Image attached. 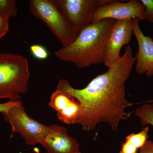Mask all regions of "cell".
Here are the masks:
<instances>
[{
  "label": "cell",
  "instance_id": "15",
  "mask_svg": "<svg viewBox=\"0 0 153 153\" xmlns=\"http://www.w3.org/2000/svg\"><path fill=\"white\" fill-rule=\"evenodd\" d=\"M30 51L33 57L38 60H46L49 57L48 50L42 45L38 44L32 45L30 47Z\"/></svg>",
  "mask_w": 153,
  "mask_h": 153
},
{
  "label": "cell",
  "instance_id": "3",
  "mask_svg": "<svg viewBox=\"0 0 153 153\" xmlns=\"http://www.w3.org/2000/svg\"><path fill=\"white\" fill-rule=\"evenodd\" d=\"M30 77L27 59L22 55L0 53V99L19 100L28 90Z\"/></svg>",
  "mask_w": 153,
  "mask_h": 153
},
{
  "label": "cell",
  "instance_id": "11",
  "mask_svg": "<svg viewBox=\"0 0 153 153\" xmlns=\"http://www.w3.org/2000/svg\"><path fill=\"white\" fill-rule=\"evenodd\" d=\"M132 33L136 38L138 49L136 54L135 70L138 74H146L148 77L153 76V40L146 36L140 26L138 19H132Z\"/></svg>",
  "mask_w": 153,
  "mask_h": 153
},
{
  "label": "cell",
  "instance_id": "6",
  "mask_svg": "<svg viewBox=\"0 0 153 153\" xmlns=\"http://www.w3.org/2000/svg\"><path fill=\"white\" fill-rule=\"evenodd\" d=\"M57 7L77 30L80 31L91 24L92 15L100 6L112 0H54Z\"/></svg>",
  "mask_w": 153,
  "mask_h": 153
},
{
  "label": "cell",
  "instance_id": "14",
  "mask_svg": "<svg viewBox=\"0 0 153 153\" xmlns=\"http://www.w3.org/2000/svg\"><path fill=\"white\" fill-rule=\"evenodd\" d=\"M18 13L16 0H0V13L10 19L16 16Z\"/></svg>",
  "mask_w": 153,
  "mask_h": 153
},
{
  "label": "cell",
  "instance_id": "16",
  "mask_svg": "<svg viewBox=\"0 0 153 153\" xmlns=\"http://www.w3.org/2000/svg\"><path fill=\"white\" fill-rule=\"evenodd\" d=\"M145 7V20L153 23V0H141Z\"/></svg>",
  "mask_w": 153,
  "mask_h": 153
},
{
  "label": "cell",
  "instance_id": "20",
  "mask_svg": "<svg viewBox=\"0 0 153 153\" xmlns=\"http://www.w3.org/2000/svg\"><path fill=\"white\" fill-rule=\"evenodd\" d=\"M139 153H153V142L148 140L141 149H140Z\"/></svg>",
  "mask_w": 153,
  "mask_h": 153
},
{
  "label": "cell",
  "instance_id": "19",
  "mask_svg": "<svg viewBox=\"0 0 153 153\" xmlns=\"http://www.w3.org/2000/svg\"><path fill=\"white\" fill-rule=\"evenodd\" d=\"M138 149L128 141L122 144L121 149L119 153H137Z\"/></svg>",
  "mask_w": 153,
  "mask_h": 153
},
{
  "label": "cell",
  "instance_id": "8",
  "mask_svg": "<svg viewBox=\"0 0 153 153\" xmlns=\"http://www.w3.org/2000/svg\"><path fill=\"white\" fill-rule=\"evenodd\" d=\"M132 20H115L111 29L105 49L104 64L109 68L120 57L122 47L130 42Z\"/></svg>",
  "mask_w": 153,
  "mask_h": 153
},
{
  "label": "cell",
  "instance_id": "13",
  "mask_svg": "<svg viewBox=\"0 0 153 153\" xmlns=\"http://www.w3.org/2000/svg\"><path fill=\"white\" fill-rule=\"evenodd\" d=\"M149 131V127H146L143 128L138 133H133L128 135L126 137V140L138 149H141L148 140Z\"/></svg>",
  "mask_w": 153,
  "mask_h": 153
},
{
  "label": "cell",
  "instance_id": "5",
  "mask_svg": "<svg viewBox=\"0 0 153 153\" xmlns=\"http://www.w3.org/2000/svg\"><path fill=\"white\" fill-rule=\"evenodd\" d=\"M4 119L12 128L11 138L18 133L28 146H35L49 131V126L40 123L30 117L22 104L12 107L7 112L1 113Z\"/></svg>",
  "mask_w": 153,
  "mask_h": 153
},
{
  "label": "cell",
  "instance_id": "21",
  "mask_svg": "<svg viewBox=\"0 0 153 153\" xmlns=\"http://www.w3.org/2000/svg\"><path fill=\"white\" fill-rule=\"evenodd\" d=\"M148 102H152V103H153V100H151V101H148Z\"/></svg>",
  "mask_w": 153,
  "mask_h": 153
},
{
  "label": "cell",
  "instance_id": "17",
  "mask_svg": "<svg viewBox=\"0 0 153 153\" xmlns=\"http://www.w3.org/2000/svg\"><path fill=\"white\" fill-rule=\"evenodd\" d=\"M10 19L0 13V40L8 33Z\"/></svg>",
  "mask_w": 153,
  "mask_h": 153
},
{
  "label": "cell",
  "instance_id": "9",
  "mask_svg": "<svg viewBox=\"0 0 153 153\" xmlns=\"http://www.w3.org/2000/svg\"><path fill=\"white\" fill-rule=\"evenodd\" d=\"M49 106L57 112L58 119L63 123L76 124L84 111L79 102L64 91L56 89L50 97Z\"/></svg>",
  "mask_w": 153,
  "mask_h": 153
},
{
  "label": "cell",
  "instance_id": "7",
  "mask_svg": "<svg viewBox=\"0 0 153 153\" xmlns=\"http://www.w3.org/2000/svg\"><path fill=\"white\" fill-rule=\"evenodd\" d=\"M144 9L142 3L138 0H131L125 3L112 0L97 9L92 15L91 23L107 19L115 20L136 19L143 21L145 20Z\"/></svg>",
  "mask_w": 153,
  "mask_h": 153
},
{
  "label": "cell",
  "instance_id": "2",
  "mask_svg": "<svg viewBox=\"0 0 153 153\" xmlns=\"http://www.w3.org/2000/svg\"><path fill=\"white\" fill-rule=\"evenodd\" d=\"M115 21L107 19L91 23L79 31L70 45L56 51L55 55L79 68L104 63L108 38Z\"/></svg>",
  "mask_w": 153,
  "mask_h": 153
},
{
  "label": "cell",
  "instance_id": "18",
  "mask_svg": "<svg viewBox=\"0 0 153 153\" xmlns=\"http://www.w3.org/2000/svg\"><path fill=\"white\" fill-rule=\"evenodd\" d=\"M22 104V102L20 100H10L7 102L0 103V112H7L12 107Z\"/></svg>",
  "mask_w": 153,
  "mask_h": 153
},
{
  "label": "cell",
  "instance_id": "12",
  "mask_svg": "<svg viewBox=\"0 0 153 153\" xmlns=\"http://www.w3.org/2000/svg\"><path fill=\"white\" fill-rule=\"evenodd\" d=\"M135 114L143 126L149 124L153 126V103L143 105L136 110Z\"/></svg>",
  "mask_w": 153,
  "mask_h": 153
},
{
  "label": "cell",
  "instance_id": "10",
  "mask_svg": "<svg viewBox=\"0 0 153 153\" xmlns=\"http://www.w3.org/2000/svg\"><path fill=\"white\" fill-rule=\"evenodd\" d=\"M38 144L48 153H81L76 139L69 136L65 127L57 125L49 126L48 133Z\"/></svg>",
  "mask_w": 153,
  "mask_h": 153
},
{
  "label": "cell",
  "instance_id": "1",
  "mask_svg": "<svg viewBox=\"0 0 153 153\" xmlns=\"http://www.w3.org/2000/svg\"><path fill=\"white\" fill-rule=\"evenodd\" d=\"M135 58L130 46L108 70L97 76L82 89H76L65 79H60L57 89L66 91L76 99L84 113L76 124L89 131L98 124L106 123L116 131L121 120L128 119L131 113L126 108L132 105L126 98L125 83L129 77Z\"/></svg>",
  "mask_w": 153,
  "mask_h": 153
},
{
  "label": "cell",
  "instance_id": "4",
  "mask_svg": "<svg viewBox=\"0 0 153 153\" xmlns=\"http://www.w3.org/2000/svg\"><path fill=\"white\" fill-rule=\"evenodd\" d=\"M31 13L41 20L60 41L63 47L73 42L79 33L60 12L54 0H31Z\"/></svg>",
  "mask_w": 153,
  "mask_h": 153
}]
</instances>
